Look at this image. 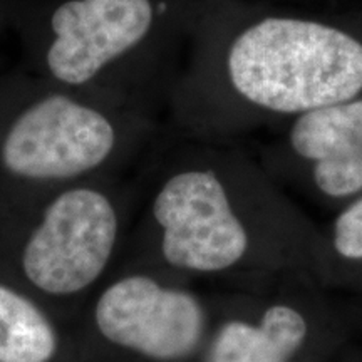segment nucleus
Wrapping results in <instances>:
<instances>
[{
	"label": "nucleus",
	"mask_w": 362,
	"mask_h": 362,
	"mask_svg": "<svg viewBox=\"0 0 362 362\" xmlns=\"http://www.w3.org/2000/svg\"><path fill=\"white\" fill-rule=\"evenodd\" d=\"M255 155L296 200L332 214L362 194V96L269 131Z\"/></svg>",
	"instance_id": "8"
},
{
	"label": "nucleus",
	"mask_w": 362,
	"mask_h": 362,
	"mask_svg": "<svg viewBox=\"0 0 362 362\" xmlns=\"http://www.w3.org/2000/svg\"><path fill=\"white\" fill-rule=\"evenodd\" d=\"M312 274L277 275L211 293L203 362H305L336 347L347 312Z\"/></svg>",
	"instance_id": "6"
},
{
	"label": "nucleus",
	"mask_w": 362,
	"mask_h": 362,
	"mask_svg": "<svg viewBox=\"0 0 362 362\" xmlns=\"http://www.w3.org/2000/svg\"><path fill=\"white\" fill-rule=\"evenodd\" d=\"M64 324L29 293L0 279V362H52Z\"/></svg>",
	"instance_id": "9"
},
{
	"label": "nucleus",
	"mask_w": 362,
	"mask_h": 362,
	"mask_svg": "<svg viewBox=\"0 0 362 362\" xmlns=\"http://www.w3.org/2000/svg\"><path fill=\"white\" fill-rule=\"evenodd\" d=\"M161 126L160 116L25 67L0 74V208L79 181L126 175Z\"/></svg>",
	"instance_id": "4"
},
{
	"label": "nucleus",
	"mask_w": 362,
	"mask_h": 362,
	"mask_svg": "<svg viewBox=\"0 0 362 362\" xmlns=\"http://www.w3.org/2000/svg\"><path fill=\"white\" fill-rule=\"evenodd\" d=\"M138 208V180L101 176L0 208V279L29 293L62 324L123 260Z\"/></svg>",
	"instance_id": "5"
},
{
	"label": "nucleus",
	"mask_w": 362,
	"mask_h": 362,
	"mask_svg": "<svg viewBox=\"0 0 362 362\" xmlns=\"http://www.w3.org/2000/svg\"><path fill=\"white\" fill-rule=\"evenodd\" d=\"M362 96V4L310 8L203 0L166 126L243 141Z\"/></svg>",
	"instance_id": "2"
},
{
	"label": "nucleus",
	"mask_w": 362,
	"mask_h": 362,
	"mask_svg": "<svg viewBox=\"0 0 362 362\" xmlns=\"http://www.w3.org/2000/svg\"><path fill=\"white\" fill-rule=\"evenodd\" d=\"M17 0H0V33L6 27H11L13 11H16Z\"/></svg>",
	"instance_id": "11"
},
{
	"label": "nucleus",
	"mask_w": 362,
	"mask_h": 362,
	"mask_svg": "<svg viewBox=\"0 0 362 362\" xmlns=\"http://www.w3.org/2000/svg\"><path fill=\"white\" fill-rule=\"evenodd\" d=\"M203 0H17L25 69L160 116Z\"/></svg>",
	"instance_id": "3"
},
{
	"label": "nucleus",
	"mask_w": 362,
	"mask_h": 362,
	"mask_svg": "<svg viewBox=\"0 0 362 362\" xmlns=\"http://www.w3.org/2000/svg\"><path fill=\"white\" fill-rule=\"evenodd\" d=\"M211 322L214 300L194 282L119 265L76 324L111 349L149 362H187L205 354Z\"/></svg>",
	"instance_id": "7"
},
{
	"label": "nucleus",
	"mask_w": 362,
	"mask_h": 362,
	"mask_svg": "<svg viewBox=\"0 0 362 362\" xmlns=\"http://www.w3.org/2000/svg\"><path fill=\"white\" fill-rule=\"evenodd\" d=\"M139 165L138 208L119 265L225 287L296 272L315 277L319 221L243 141L163 124Z\"/></svg>",
	"instance_id": "1"
},
{
	"label": "nucleus",
	"mask_w": 362,
	"mask_h": 362,
	"mask_svg": "<svg viewBox=\"0 0 362 362\" xmlns=\"http://www.w3.org/2000/svg\"><path fill=\"white\" fill-rule=\"evenodd\" d=\"M315 277L329 291L362 298V194L320 223Z\"/></svg>",
	"instance_id": "10"
}]
</instances>
